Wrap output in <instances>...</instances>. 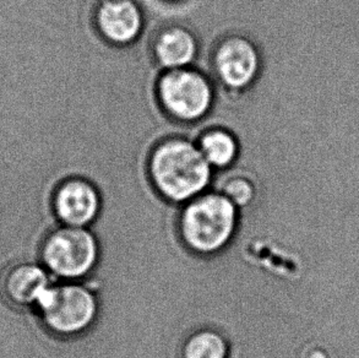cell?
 I'll return each instance as SVG.
<instances>
[{
    "instance_id": "cell-1",
    "label": "cell",
    "mask_w": 359,
    "mask_h": 358,
    "mask_svg": "<svg viewBox=\"0 0 359 358\" xmlns=\"http://www.w3.org/2000/svg\"><path fill=\"white\" fill-rule=\"evenodd\" d=\"M238 226V208L222 193L199 195L180 213V238L191 252L211 256L227 247Z\"/></svg>"
},
{
    "instance_id": "cell-2",
    "label": "cell",
    "mask_w": 359,
    "mask_h": 358,
    "mask_svg": "<svg viewBox=\"0 0 359 358\" xmlns=\"http://www.w3.org/2000/svg\"><path fill=\"white\" fill-rule=\"evenodd\" d=\"M151 177L167 200L188 203L204 192L211 170L201 151L184 141H172L160 146L152 156Z\"/></svg>"
},
{
    "instance_id": "cell-3",
    "label": "cell",
    "mask_w": 359,
    "mask_h": 358,
    "mask_svg": "<svg viewBox=\"0 0 359 358\" xmlns=\"http://www.w3.org/2000/svg\"><path fill=\"white\" fill-rule=\"evenodd\" d=\"M39 308L48 329L63 336L81 334L90 329L98 314L96 296L78 281L50 286Z\"/></svg>"
},
{
    "instance_id": "cell-4",
    "label": "cell",
    "mask_w": 359,
    "mask_h": 358,
    "mask_svg": "<svg viewBox=\"0 0 359 358\" xmlns=\"http://www.w3.org/2000/svg\"><path fill=\"white\" fill-rule=\"evenodd\" d=\"M100 247L88 227L62 226L46 238L42 247L44 265L67 281H78L96 267Z\"/></svg>"
},
{
    "instance_id": "cell-5",
    "label": "cell",
    "mask_w": 359,
    "mask_h": 358,
    "mask_svg": "<svg viewBox=\"0 0 359 358\" xmlns=\"http://www.w3.org/2000/svg\"><path fill=\"white\" fill-rule=\"evenodd\" d=\"M160 93L167 110L183 119H196L209 110L211 90L203 77L177 70L161 80Z\"/></svg>"
},
{
    "instance_id": "cell-6",
    "label": "cell",
    "mask_w": 359,
    "mask_h": 358,
    "mask_svg": "<svg viewBox=\"0 0 359 358\" xmlns=\"http://www.w3.org/2000/svg\"><path fill=\"white\" fill-rule=\"evenodd\" d=\"M53 208L64 226L88 227L97 218L101 199L93 184L83 179H70L55 190Z\"/></svg>"
},
{
    "instance_id": "cell-7",
    "label": "cell",
    "mask_w": 359,
    "mask_h": 358,
    "mask_svg": "<svg viewBox=\"0 0 359 358\" xmlns=\"http://www.w3.org/2000/svg\"><path fill=\"white\" fill-rule=\"evenodd\" d=\"M216 67L224 83L236 88L244 86L257 73V52L245 39H229L219 47Z\"/></svg>"
},
{
    "instance_id": "cell-8",
    "label": "cell",
    "mask_w": 359,
    "mask_h": 358,
    "mask_svg": "<svg viewBox=\"0 0 359 358\" xmlns=\"http://www.w3.org/2000/svg\"><path fill=\"white\" fill-rule=\"evenodd\" d=\"M98 24L107 39L126 44L140 32V11L130 0H109L100 10Z\"/></svg>"
},
{
    "instance_id": "cell-9",
    "label": "cell",
    "mask_w": 359,
    "mask_h": 358,
    "mask_svg": "<svg viewBox=\"0 0 359 358\" xmlns=\"http://www.w3.org/2000/svg\"><path fill=\"white\" fill-rule=\"evenodd\" d=\"M48 274L34 264H22L10 271L5 280V292L19 305H37L49 290Z\"/></svg>"
},
{
    "instance_id": "cell-10",
    "label": "cell",
    "mask_w": 359,
    "mask_h": 358,
    "mask_svg": "<svg viewBox=\"0 0 359 358\" xmlns=\"http://www.w3.org/2000/svg\"><path fill=\"white\" fill-rule=\"evenodd\" d=\"M229 357V341L221 331L212 328L195 330L182 345V358Z\"/></svg>"
},
{
    "instance_id": "cell-11",
    "label": "cell",
    "mask_w": 359,
    "mask_h": 358,
    "mask_svg": "<svg viewBox=\"0 0 359 358\" xmlns=\"http://www.w3.org/2000/svg\"><path fill=\"white\" fill-rule=\"evenodd\" d=\"M195 42L187 31L173 29L161 36L157 54L165 67H182L189 63L195 54Z\"/></svg>"
},
{
    "instance_id": "cell-12",
    "label": "cell",
    "mask_w": 359,
    "mask_h": 358,
    "mask_svg": "<svg viewBox=\"0 0 359 358\" xmlns=\"http://www.w3.org/2000/svg\"><path fill=\"white\" fill-rule=\"evenodd\" d=\"M203 154L210 165L229 166L237 155V144L224 131H212L203 139Z\"/></svg>"
},
{
    "instance_id": "cell-13",
    "label": "cell",
    "mask_w": 359,
    "mask_h": 358,
    "mask_svg": "<svg viewBox=\"0 0 359 358\" xmlns=\"http://www.w3.org/2000/svg\"><path fill=\"white\" fill-rule=\"evenodd\" d=\"M221 193L231 200L237 208H247L257 197V190L252 182L242 177H236L227 180L224 184Z\"/></svg>"
},
{
    "instance_id": "cell-14",
    "label": "cell",
    "mask_w": 359,
    "mask_h": 358,
    "mask_svg": "<svg viewBox=\"0 0 359 358\" xmlns=\"http://www.w3.org/2000/svg\"><path fill=\"white\" fill-rule=\"evenodd\" d=\"M302 358H327L325 350L319 349V347H311L303 352Z\"/></svg>"
}]
</instances>
